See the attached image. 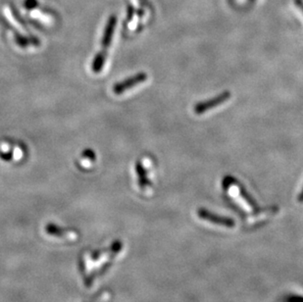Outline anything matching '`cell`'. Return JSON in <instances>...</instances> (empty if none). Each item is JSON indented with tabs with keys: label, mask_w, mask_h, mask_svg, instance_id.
<instances>
[{
	"label": "cell",
	"mask_w": 303,
	"mask_h": 302,
	"mask_svg": "<svg viewBox=\"0 0 303 302\" xmlns=\"http://www.w3.org/2000/svg\"><path fill=\"white\" fill-rule=\"evenodd\" d=\"M116 25H117V18L115 16H111L109 18V20L107 21V24H106L104 33H103L100 49L98 51V53L95 55V57L91 63V70L95 74L100 73L104 65H105L108 51L112 43Z\"/></svg>",
	"instance_id": "1"
},
{
	"label": "cell",
	"mask_w": 303,
	"mask_h": 302,
	"mask_svg": "<svg viewBox=\"0 0 303 302\" xmlns=\"http://www.w3.org/2000/svg\"><path fill=\"white\" fill-rule=\"evenodd\" d=\"M147 78H148L147 74H145L144 72H140V73H138V74H136L133 77L128 78L124 81H121V82L115 84L113 88H112V90H113V92L116 95H121V94L125 93L128 90H130V89L139 86L140 84L146 82Z\"/></svg>",
	"instance_id": "2"
},
{
	"label": "cell",
	"mask_w": 303,
	"mask_h": 302,
	"mask_svg": "<svg viewBox=\"0 0 303 302\" xmlns=\"http://www.w3.org/2000/svg\"><path fill=\"white\" fill-rule=\"evenodd\" d=\"M298 202H303V188L302 190H301V192L298 194Z\"/></svg>",
	"instance_id": "8"
},
{
	"label": "cell",
	"mask_w": 303,
	"mask_h": 302,
	"mask_svg": "<svg viewBox=\"0 0 303 302\" xmlns=\"http://www.w3.org/2000/svg\"><path fill=\"white\" fill-rule=\"evenodd\" d=\"M136 173H137V176L139 179V187L141 189H145L146 187H149L152 185L150 180L148 179L147 173H146L144 167L142 166V164L140 163L139 161L136 164Z\"/></svg>",
	"instance_id": "5"
},
{
	"label": "cell",
	"mask_w": 303,
	"mask_h": 302,
	"mask_svg": "<svg viewBox=\"0 0 303 302\" xmlns=\"http://www.w3.org/2000/svg\"><path fill=\"white\" fill-rule=\"evenodd\" d=\"M231 96H232V94H231L230 91H224L221 94L215 96L214 98L198 102L193 108L194 113L197 114V115L206 113V112H208L209 110L213 109L215 107H218V106L222 105L223 103L227 102L231 98Z\"/></svg>",
	"instance_id": "3"
},
{
	"label": "cell",
	"mask_w": 303,
	"mask_h": 302,
	"mask_svg": "<svg viewBox=\"0 0 303 302\" xmlns=\"http://www.w3.org/2000/svg\"><path fill=\"white\" fill-rule=\"evenodd\" d=\"M197 215L200 219H203L207 222H210L215 225H219V226H228V228H233L236 225L235 221L231 218L228 217H224V216H220V215H216L204 208H200L197 211Z\"/></svg>",
	"instance_id": "4"
},
{
	"label": "cell",
	"mask_w": 303,
	"mask_h": 302,
	"mask_svg": "<svg viewBox=\"0 0 303 302\" xmlns=\"http://www.w3.org/2000/svg\"><path fill=\"white\" fill-rule=\"evenodd\" d=\"M294 3H295V5H297L299 8H300V10L303 12V1L302 0H294Z\"/></svg>",
	"instance_id": "7"
},
{
	"label": "cell",
	"mask_w": 303,
	"mask_h": 302,
	"mask_svg": "<svg viewBox=\"0 0 303 302\" xmlns=\"http://www.w3.org/2000/svg\"><path fill=\"white\" fill-rule=\"evenodd\" d=\"M83 160L85 161L84 165L86 167H89V164L95 161V154L91 149H87L83 152Z\"/></svg>",
	"instance_id": "6"
}]
</instances>
